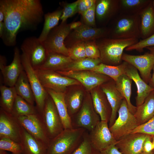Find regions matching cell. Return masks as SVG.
I'll use <instances>...</instances> for the list:
<instances>
[{
	"label": "cell",
	"mask_w": 154,
	"mask_h": 154,
	"mask_svg": "<svg viewBox=\"0 0 154 154\" xmlns=\"http://www.w3.org/2000/svg\"><path fill=\"white\" fill-rule=\"evenodd\" d=\"M0 7L5 13V30L1 38L7 46L15 45L19 31L35 28L43 19L39 0H1Z\"/></svg>",
	"instance_id": "obj_1"
},
{
	"label": "cell",
	"mask_w": 154,
	"mask_h": 154,
	"mask_svg": "<svg viewBox=\"0 0 154 154\" xmlns=\"http://www.w3.org/2000/svg\"><path fill=\"white\" fill-rule=\"evenodd\" d=\"M139 41V39L131 38L117 39L107 37L96 40L100 53L102 63L112 66L120 64L124 49Z\"/></svg>",
	"instance_id": "obj_2"
},
{
	"label": "cell",
	"mask_w": 154,
	"mask_h": 154,
	"mask_svg": "<svg viewBox=\"0 0 154 154\" xmlns=\"http://www.w3.org/2000/svg\"><path fill=\"white\" fill-rule=\"evenodd\" d=\"M86 131L82 128L64 129L50 139L46 154H73L82 141Z\"/></svg>",
	"instance_id": "obj_3"
},
{
	"label": "cell",
	"mask_w": 154,
	"mask_h": 154,
	"mask_svg": "<svg viewBox=\"0 0 154 154\" xmlns=\"http://www.w3.org/2000/svg\"><path fill=\"white\" fill-rule=\"evenodd\" d=\"M110 29L112 38L139 39L140 38L139 14H119L115 18Z\"/></svg>",
	"instance_id": "obj_4"
},
{
	"label": "cell",
	"mask_w": 154,
	"mask_h": 154,
	"mask_svg": "<svg viewBox=\"0 0 154 154\" xmlns=\"http://www.w3.org/2000/svg\"><path fill=\"white\" fill-rule=\"evenodd\" d=\"M71 119L73 128H82L88 132L101 121L94 109L90 93L85 95L81 108Z\"/></svg>",
	"instance_id": "obj_5"
},
{
	"label": "cell",
	"mask_w": 154,
	"mask_h": 154,
	"mask_svg": "<svg viewBox=\"0 0 154 154\" xmlns=\"http://www.w3.org/2000/svg\"><path fill=\"white\" fill-rule=\"evenodd\" d=\"M118 116L109 129L116 141L131 132L139 125L134 114L130 112L124 98L118 110Z\"/></svg>",
	"instance_id": "obj_6"
},
{
	"label": "cell",
	"mask_w": 154,
	"mask_h": 154,
	"mask_svg": "<svg viewBox=\"0 0 154 154\" xmlns=\"http://www.w3.org/2000/svg\"><path fill=\"white\" fill-rule=\"evenodd\" d=\"M40 114L50 139L56 137L64 129L55 104L49 94L46 100L43 110Z\"/></svg>",
	"instance_id": "obj_7"
},
{
	"label": "cell",
	"mask_w": 154,
	"mask_h": 154,
	"mask_svg": "<svg viewBox=\"0 0 154 154\" xmlns=\"http://www.w3.org/2000/svg\"><path fill=\"white\" fill-rule=\"evenodd\" d=\"M35 70L41 84L45 89L65 92L68 87L81 84L77 80L62 76L55 71L41 69Z\"/></svg>",
	"instance_id": "obj_8"
},
{
	"label": "cell",
	"mask_w": 154,
	"mask_h": 154,
	"mask_svg": "<svg viewBox=\"0 0 154 154\" xmlns=\"http://www.w3.org/2000/svg\"><path fill=\"white\" fill-rule=\"evenodd\" d=\"M21 48L22 53L27 55L35 70L39 69L43 64L49 53L43 42L35 37L26 38L22 43Z\"/></svg>",
	"instance_id": "obj_9"
},
{
	"label": "cell",
	"mask_w": 154,
	"mask_h": 154,
	"mask_svg": "<svg viewBox=\"0 0 154 154\" xmlns=\"http://www.w3.org/2000/svg\"><path fill=\"white\" fill-rule=\"evenodd\" d=\"M110 33V28L94 27L82 23L81 26L70 33L65 39L64 43L66 47L67 46L69 47L78 42L96 40L107 37Z\"/></svg>",
	"instance_id": "obj_10"
},
{
	"label": "cell",
	"mask_w": 154,
	"mask_h": 154,
	"mask_svg": "<svg viewBox=\"0 0 154 154\" xmlns=\"http://www.w3.org/2000/svg\"><path fill=\"white\" fill-rule=\"evenodd\" d=\"M70 24L66 22L61 23L53 29L43 42L49 52H52L68 56V48L64 43V40L70 33Z\"/></svg>",
	"instance_id": "obj_11"
},
{
	"label": "cell",
	"mask_w": 154,
	"mask_h": 154,
	"mask_svg": "<svg viewBox=\"0 0 154 154\" xmlns=\"http://www.w3.org/2000/svg\"><path fill=\"white\" fill-rule=\"evenodd\" d=\"M21 61L33 92L38 112L41 113L43 110L46 100L48 96L46 89L42 86L35 70L32 66L27 55L22 53Z\"/></svg>",
	"instance_id": "obj_12"
},
{
	"label": "cell",
	"mask_w": 154,
	"mask_h": 154,
	"mask_svg": "<svg viewBox=\"0 0 154 154\" xmlns=\"http://www.w3.org/2000/svg\"><path fill=\"white\" fill-rule=\"evenodd\" d=\"M56 72L62 76L77 80L89 91L112 79L107 76L90 70Z\"/></svg>",
	"instance_id": "obj_13"
},
{
	"label": "cell",
	"mask_w": 154,
	"mask_h": 154,
	"mask_svg": "<svg viewBox=\"0 0 154 154\" xmlns=\"http://www.w3.org/2000/svg\"><path fill=\"white\" fill-rule=\"evenodd\" d=\"M88 132L92 144L99 152L115 145L117 142L109 129L108 123L106 121L101 120L94 129Z\"/></svg>",
	"instance_id": "obj_14"
},
{
	"label": "cell",
	"mask_w": 154,
	"mask_h": 154,
	"mask_svg": "<svg viewBox=\"0 0 154 154\" xmlns=\"http://www.w3.org/2000/svg\"><path fill=\"white\" fill-rule=\"evenodd\" d=\"M21 126L30 134L47 148L50 139L39 113L17 117Z\"/></svg>",
	"instance_id": "obj_15"
},
{
	"label": "cell",
	"mask_w": 154,
	"mask_h": 154,
	"mask_svg": "<svg viewBox=\"0 0 154 154\" xmlns=\"http://www.w3.org/2000/svg\"><path fill=\"white\" fill-rule=\"evenodd\" d=\"M22 126L17 117L0 108V138H7L21 143Z\"/></svg>",
	"instance_id": "obj_16"
},
{
	"label": "cell",
	"mask_w": 154,
	"mask_h": 154,
	"mask_svg": "<svg viewBox=\"0 0 154 154\" xmlns=\"http://www.w3.org/2000/svg\"><path fill=\"white\" fill-rule=\"evenodd\" d=\"M122 59L138 70L143 80L147 83H149L151 77V71L154 66V55L150 52L139 55L123 53Z\"/></svg>",
	"instance_id": "obj_17"
},
{
	"label": "cell",
	"mask_w": 154,
	"mask_h": 154,
	"mask_svg": "<svg viewBox=\"0 0 154 154\" xmlns=\"http://www.w3.org/2000/svg\"><path fill=\"white\" fill-rule=\"evenodd\" d=\"M149 135L139 133L130 134L117 141L115 145L122 154H139L143 152L144 143Z\"/></svg>",
	"instance_id": "obj_18"
},
{
	"label": "cell",
	"mask_w": 154,
	"mask_h": 154,
	"mask_svg": "<svg viewBox=\"0 0 154 154\" xmlns=\"http://www.w3.org/2000/svg\"><path fill=\"white\" fill-rule=\"evenodd\" d=\"M0 69L5 85L14 86L19 75L24 70L18 47H16L14 48V57L11 63L8 65L0 67Z\"/></svg>",
	"instance_id": "obj_19"
},
{
	"label": "cell",
	"mask_w": 154,
	"mask_h": 154,
	"mask_svg": "<svg viewBox=\"0 0 154 154\" xmlns=\"http://www.w3.org/2000/svg\"><path fill=\"white\" fill-rule=\"evenodd\" d=\"M90 92L94 109L99 116L101 120L108 123L112 115V109L106 94L100 86Z\"/></svg>",
	"instance_id": "obj_20"
},
{
	"label": "cell",
	"mask_w": 154,
	"mask_h": 154,
	"mask_svg": "<svg viewBox=\"0 0 154 154\" xmlns=\"http://www.w3.org/2000/svg\"><path fill=\"white\" fill-rule=\"evenodd\" d=\"M106 94L112 109V114L109 122V127L116 119L118 110L124 99L117 89L115 81L112 79L100 86Z\"/></svg>",
	"instance_id": "obj_21"
},
{
	"label": "cell",
	"mask_w": 154,
	"mask_h": 154,
	"mask_svg": "<svg viewBox=\"0 0 154 154\" xmlns=\"http://www.w3.org/2000/svg\"><path fill=\"white\" fill-rule=\"evenodd\" d=\"M125 74L133 81L136 86L137 91L135 100L136 106H138L143 103L154 89L143 80L137 69L128 63L126 68Z\"/></svg>",
	"instance_id": "obj_22"
},
{
	"label": "cell",
	"mask_w": 154,
	"mask_h": 154,
	"mask_svg": "<svg viewBox=\"0 0 154 154\" xmlns=\"http://www.w3.org/2000/svg\"><path fill=\"white\" fill-rule=\"evenodd\" d=\"M119 0H96L95 15L102 23H106L119 13Z\"/></svg>",
	"instance_id": "obj_23"
},
{
	"label": "cell",
	"mask_w": 154,
	"mask_h": 154,
	"mask_svg": "<svg viewBox=\"0 0 154 154\" xmlns=\"http://www.w3.org/2000/svg\"><path fill=\"white\" fill-rule=\"evenodd\" d=\"M139 15L140 38L143 39L154 34V6L152 0Z\"/></svg>",
	"instance_id": "obj_24"
},
{
	"label": "cell",
	"mask_w": 154,
	"mask_h": 154,
	"mask_svg": "<svg viewBox=\"0 0 154 154\" xmlns=\"http://www.w3.org/2000/svg\"><path fill=\"white\" fill-rule=\"evenodd\" d=\"M45 89L55 104L64 129L73 128L71 117L68 113L65 100V92Z\"/></svg>",
	"instance_id": "obj_25"
},
{
	"label": "cell",
	"mask_w": 154,
	"mask_h": 154,
	"mask_svg": "<svg viewBox=\"0 0 154 154\" xmlns=\"http://www.w3.org/2000/svg\"><path fill=\"white\" fill-rule=\"evenodd\" d=\"M21 143L22 154H46L47 147L29 133L23 127Z\"/></svg>",
	"instance_id": "obj_26"
},
{
	"label": "cell",
	"mask_w": 154,
	"mask_h": 154,
	"mask_svg": "<svg viewBox=\"0 0 154 154\" xmlns=\"http://www.w3.org/2000/svg\"><path fill=\"white\" fill-rule=\"evenodd\" d=\"M136 107L134 115L139 125L146 123L154 116V90L142 104Z\"/></svg>",
	"instance_id": "obj_27"
},
{
	"label": "cell",
	"mask_w": 154,
	"mask_h": 154,
	"mask_svg": "<svg viewBox=\"0 0 154 154\" xmlns=\"http://www.w3.org/2000/svg\"><path fill=\"white\" fill-rule=\"evenodd\" d=\"M69 56L56 53L49 52L47 59L39 69L63 71L73 61Z\"/></svg>",
	"instance_id": "obj_28"
},
{
	"label": "cell",
	"mask_w": 154,
	"mask_h": 154,
	"mask_svg": "<svg viewBox=\"0 0 154 154\" xmlns=\"http://www.w3.org/2000/svg\"><path fill=\"white\" fill-rule=\"evenodd\" d=\"M14 87L17 95L34 105L35 102L34 94L24 70L19 75Z\"/></svg>",
	"instance_id": "obj_29"
},
{
	"label": "cell",
	"mask_w": 154,
	"mask_h": 154,
	"mask_svg": "<svg viewBox=\"0 0 154 154\" xmlns=\"http://www.w3.org/2000/svg\"><path fill=\"white\" fill-rule=\"evenodd\" d=\"M132 80L125 74L119 76L115 81L118 90L126 100L129 111L134 114L137 107L131 103L130 98L131 94V84Z\"/></svg>",
	"instance_id": "obj_30"
},
{
	"label": "cell",
	"mask_w": 154,
	"mask_h": 154,
	"mask_svg": "<svg viewBox=\"0 0 154 154\" xmlns=\"http://www.w3.org/2000/svg\"><path fill=\"white\" fill-rule=\"evenodd\" d=\"M65 93V100L68 112L71 117L80 109L85 95L83 91L80 89L73 90L70 93Z\"/></svg>",
	"instance_id": "obj_31"
},
{
	"label": "cell",
	"mask_w": 154,
	"mask_h": 154,
	"mask_svg": "<svg viewBox=\"0 0 154 154\" xmlns=\"http://www.w3.org/2000/svg\"><path fill=\"white\" fill-rule=\"evenodd\" d=\"M151 1L150 0H119V14H139Z\"/></svg>",
	"instance_id": "obj_32"
},
{
	"label": "cell",
	"mask_w": 154,
	"mask_h": 154,
	"mask_svg": "<svg viewBox=\"0 0 154 154\" xmlns=\"http://www.w3.org/2000/svg\"><path fill=\"white\" fill-rule=\"evenodd\" d=\"M128 64L125 61L116 66L110 65L102 63L90 71L107 76L116 81L119 76L125 74Z\"/></svg>",
	"instance_id": "obj_33"
},
{
	"label": "cell",
	"mask_w": 154,
	"mask_h": 154,
	"mask_svg": "<svg viewBox=\"0 0 154 154\" xmlns=\"http://www.w3.org/2000/svg\"><path fill=\"white\" fill-rule=\"evenodd\" d=\"M62 13V9H58L48 13L44 15L43 27L38 38L41 42L46 39L50 31L57 25Z\"/></svg>",
	"instance_id": "obj_34"
},
{
	"label": "cell",
	"mask_w": 154,
	"mask_h": 154,
	"mask_svg": "<svg viewBox=\"0 0 154 154\" xmlns=\"http://www.w3.org/2000/svg\"><path fill=\"white\" fill-rule=\"evenodd\" d=\"M38 113L36 107L19 96L17 95L11 113L13 115L17 117L21 116L36 114Z\"/></svg>",
	"instance_id": "obj_35"
},
{
	"label": "cell",
	"mask_w": 154,
	"mask_h": 154,
	"mask_svg": "<svg viewBox=\"0 0 154 154\" xmlns=\"http://www.w3.org/2000/svg\"><path fill=\"white\" fill-rule=\"evenodd\" d=\"M0 108L11 113L17 95L15 88L2 85L0 86Z\"/></svg>",
	"instance_id": "obj_36"
},
{
	"label": "cell",
	"mask_w": 154,
	"mask_h": 154,
	"mask_svg": "<svg viewBox=\"0 0 154 154\" xmlns=\"http://www.w3.org/2000/svg\"><path fill=\"white\" fill-rule=\"evenodd\" d=\"M101 63L100 58L94 59L86 57L79 60H73L63 71H90Z\"/></svg>",
	"instance_id": "obj_37"
},
{
	"label": "cell",
	"mask_w": 154,
	"mask_h": 154,
	"mask_svg": "<svg viewBox=\"0 0 154 154\" xmlns=\"http://www.w3.org/2000/svg\"><path fill=\"white\" fill-rule=\"evenodd\" d=\"M0 149L8 151L12 154H22L23 149L21 143L7 138H0Z\"/></svg>",
	"instance_id": "obj_38"
},
{
	"label": "cell",
	"mask_w": 154,
	"mask_h": 154,
	"mask_svg": "<svg viewBox=\"0 0 154 154\" xmlns=\"http://www.w3.org/2000/svg\"><path fill=\"white\" fill-rule=\"evenodd\" d=\"M73 154H100V152L96 149L92 144L87 131L81 143Z\"/></svg>",
	"instance_id": "obj_39"
},
{
	"label": "cell",
	"mask_w": 154,
	"mask_h": 154,
	"mask_svg": "<svg viewBox=\"0 0 154 154\" xmlns=\"http://www.w3.org/2000/svg\"><path fill=\"white\" fill-rule=\"evenodd\" d=\"M84 42H78L68 48V56L73 60H79L86 57Z\"/></svg>",
	"instance_id": "obj_40"
},
{
	"label": "cell",
	"mask_w": 154,
	"mask_h": 154,
	"mask_svg": "<svg viewBox=\"0 0 154 154\" xmlns=\"http://www.w3.org/2000/svg\"><path fill=\"white\" fill-rule=\"evenodd\" d=\"M78 3V0L71 3H66L64 2L60 3V5L63 7L60 19L61 23L66 22L68 18L77 13Z\"/></svg>",
	"instance_id": "obj_41"
},
{
	"label": "cell",
	"mask_w": 154,
	"mask_h": 154,
	"mask_svg": "<svg viewBox=\"0 0 154 154\" xmlns=\"http://www.w3.org/2000/svg\"><path fill=\"white\" fill-rule=\"evenodd\" d=\"M153 46H154V34L145 39L139 40L136 43L127 47L125 49L127 51L135 50L141 52L143 48Z\"/></svg>",
	"instance_id": "obj_42"
},
{
	"label": "cell",
	"mask_w": 154,
	"mask_h": 154,
	"mask_svg": "<svg viewBox=\"0 0 154 154\" xmlns=\"http://www.w3.org/2000/svg\"><path fill=\"white\" fill-rule=\"evenodd\" d=\"M96 40H92L84 42L86 57L94 59L100 58V51Z\"/></svg>",
	"instance_id": "obj_43"
},
{
	"label": "cell",
	"mask_w": 154,
	"mask_h": 154,
	"mask_svg": "<svg viewBox=\"0 0 154 154\" xmlns=\"http://www.w3.org/2000/svg\"><path fill=\"white\" fill-rule=\"evenodd\" d=\"M136 133L154 137V116L146 123L138 125L130 134Z\"/></svg>",
	"instance_id": "obj_44"
},
{
	"label": "cell",
	"mask_w": 154,
	"mask_h": 154,
	"mask_svg": "<svg viewBox=\"0 0 154 154\" xmlns=\"http://www.w3.org/2000/svg\"><path fill=\"white\" fill-rule=\"evenodd\" d=\"M96 4L81 15L83 21L82 23L87 25L95 27L96 25Z\"/></svg>",
	"instance_id": "obj_45"
},
{
	"label": "cell",
	"mask_w": 154,
	"mask_h": 154,
	"mask_svg": "<svg viewBox=\"0 0 154 154\" xmlns=\"http://www.w3.org/2000/svg\"><path fill=\"white\" fill-rule=\"evenodd\" d=\"M96 0H78L77 13L81 15L96 4Z\"/></svg>",
	"instance_id": "obj_46"
},
{
	"label": "cell",
	"mask_w": 154,
	"mask_h": 154,
	"mask_svg": "<svg viewBox=\"0 0 154 154\" xmlns=\"http://www.w3.org/2000/svg\"><path fill=\"white\" fill-rule=\"evenodd\" d=\"M152 136L149 135L146 139L143 145V152L146 154H154L152 142Z\"/></svg>",
	"instance_id": "obj_47"
},
{
	"label": "cell",
	"mask_w": 154,
	"mask_h": 154,
	"mask_svg": "<svg viewBox=\"0 0 154 154\" xmlns=\"http://www.w3.org/2000/svg\"><path fill=\"white\" fill-rule=\"evenodd\" d=\"M100 154H122L115 145H112L100 152Z\"/></svg>",
	"instance_id": "obj_48"
},
{
	"label": "cell",
	"mask_w": 154,
	"mask_h": 154,
	"mask_svg": "<svg viewBox=\"0 0 154 154\" xmlns=\"http://www.w3.org/2000/svg\"><path fill=\"white\" fill-rule=\"evenodd\" d=\"M82 24V22L79 21L74 22L70 24V29L71 30L75 29L81 26Z\"/></svg>",
	"instance_id": "obj_49"
},
{
	"label": "cell",
	"mask_w": 154,
	"mask_h": 154,
	"mask_svg": "<svg viewBox=\"0 0 154 154\" xmlns=\"http://www.w3.org/2000/svg\"><path fill=\"white\" fill-rule=\"evenodd\" d=\"M152 70L153 71V73L148 83L149 85L154 89V66Z\"/></svg>",
	"instance_id": "obj_50"
},
{
	"label": "cell",
	"mask_w": 154,
	"mask_h": 154,
	"mask_svg": "<svg viewBox=\"0 0 154 154\" xmlns=\"http://www.w3.org/2000/svg\"><path fill=\"white\" fill-rule=\"evenodd\" d=\"M6 60L5 57L2 55L0 56V67L4 66L6 65Z\"/></svg>",
	"instance_id": "obj_51"
},
{
	"label": "cell",
	"mask_w": 154,
	"mask_h": 154,
	"mask_svg": "<svg viewBox=\"0 0 154 154\" xmlns=\"http://www.w3.org/2000/svg\"><path fill=\"white\" fill-rule=\"evenodd\" d=\"M5 30V25L3 22H0V37L1 38Z\"/></svg>",
	"instance_id": "obj_52"
},
{
	"label": "cell",
	"mask_w": 154,
	"mask_h": 154,
	"mask_svg": "<svg viewBox=\"0 0 154 154\" xmlns=\"http://www.w3.org/2000/svg\"><path fill=\"white\" fill-rule=\"evenodd\" d=\"M4 18V11L2 8L0 7V22H3Z\"/></svg>",
	"instance_id": "obj_53"
},
{
	"label": "cell",
	"mask_w": 154,
	"mask_h": 154,
	"mask_svg": "<svg viewBox=\"0 0 154 154\" xmlns=\"http://www.w3.org/2000/svg\"><path fill=\"white\" fill-rule=\"evenodd\" d=\"M146 48L149 51L150 53L154 55V46L147 47Z\"/></svg>",
	"instance_id": "obj_54"
},
{
	"label": "cell",
	"mask_w": 154,
	"mask_h": 154,
	"mask_svg": "<svg viewBox=\"0 0 154 154\" xmlns=\"http://www.w3.org/2000/svg\"><path fill=\"white\" fill-rule=\"evenodd\" d=\"M0 154H8L7 152L6 151L2 150V149H0Z\"/></svg>",
	"instance_id": "obj_55"
},
{
	"label": "cell",
	"mask_w": 154,
	"mask_h": 154,
	"mask_svg": "<svg viewBox=\"0 0 154 154\" xmlns=\"http://www.w3.org/2000/svg\"><path fill=\"white\" fill-rule=\"evenodd\" d=\"M152 141L153 145V150L154 151V137L153 136H152Z\"/></svg>",
	"instance_id": "obj_56"
},
{
	"label": "cell",
	"mask_w": 154,
	"mask_h": 154,
	"mask_svg": "<svg viewBox=\"0 0 154 154\" xmlns=\"http://www.w3.org/2000/svg\"><path fill=\"white\" fill-rule=\"evenodd\" d=\"M139 154H145V153H143V152H142V153H139Z\"/></svg>",
	"instance_id": "obj_57"
},
{
	"label": "cell",
	"mask_w": 154,
	"mask_h": 154,
	"mask_svg": "<svg viewBox=\"0 0 154 154\" xmlns=\"http://www.w3.org/2000/svg\"><path fill=\"white\" fill-rule=\"evenodd\" d=\"M153 5L154 6V0L153 1Z\"/></svg>",
	"instance_id": "obj_58"
}]
</instances>
